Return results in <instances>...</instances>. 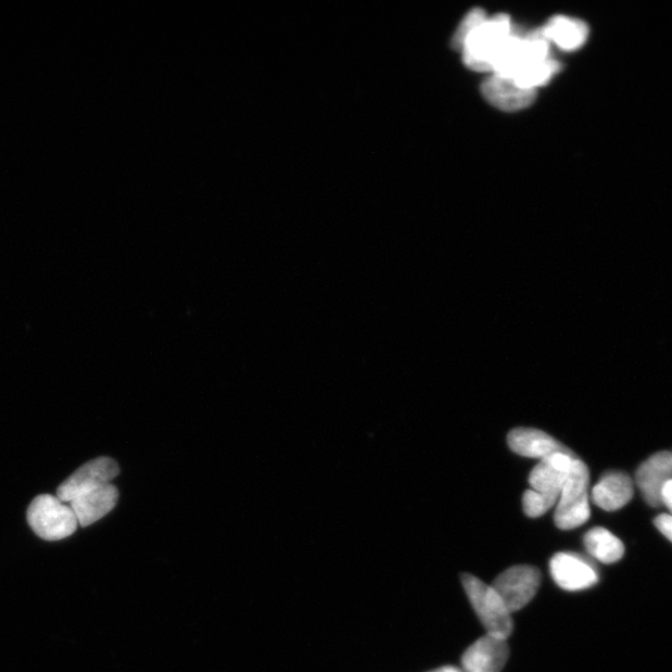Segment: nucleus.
<instances>
[{
  "instance_id": "nucleus-19",
  "label": "nucleus",
  "mask_w": 672,
  "mask_h": 672,
  "mask_svg": "<svg viewBox=\"0 0 672 672\" xmlns=\"http://www.w3.org/2000/svg\"><path fill=\"white\" fill-rule=\"evenodd\" d=\"M655 524H657V529L672 542V516L661 515L655 520Z\"/></svg>"
},
{
  "instance_id": "nucleus-7",
  "label": "nucleus",
  "mask_w": 672,
  "mask_h": 672,
  "mask_svg": "<svg viewBox=\"0 0 672 672\" xmlns=\"http://www.w3.org/2000/svg\"><path fill=\"white\" fill-rule=\"evenodd\" d=\"M550 573L560 588L569 592L588 589L598 583V574L588 561L571 553H558L553 557Z\"/></svg>"
},
{
  "instance_id": "nucleus-18",
  "label": "nucleus",
  "mask_w": 672,
  "mask_h": 672,
  "mask_svg": "<svg viewBox=\"0 0 672 672\" xmlns=\"http://www.w3.org/2000/svg\"><path fill=\"white\" fill-rule=\"evenodd\" d=\"M486 20L487 15L482 10H473L467 14L455 33L453 39L454 48L461 50L466 38Z\"/></svg>"
},
{
  "instance_id": "nucleus-1",
  "label": "nucleus",
  "mask_w": 672,
  "mask_h": 672,
  "mask_svg": "<svg viewBox=\"0 0 672 672\" xmlns=\"http://www.w3.org/2000/svg\"><path fill=\"white\" fill-rule=\"evenodd\" d=\"M513 34L508 15L498 14L484 21L466 38L459 50L467 67L492 74Z\"/></svg>"
},
{
  "instance_id": "nucleus-5",
  "label": "nucleus",
  "mask_w": 672,
  "mask_h": 672,
  "mask_svg": "<svg viewBox=\"0 0 672 672\" xmlns=\"http://www.w3.org/2000/svg\"><path fill=\"white\" fill-rule=\"evenodd\" d=\"M118 473H121V469L113 458L99 457L92 459L59 486L56 497L64 504H71L72 500L85 495V493L112 484Z\"/></svg>"
},
{
  "instance_id": "nucleus-10",
  "label": "nucleus",
  "mask_w": 672,
  "mask_h": 672,
  "mask_svg": "<svg viewBox=\"0 0 672 672\" xmlns=\"http://www.w3.org/2000/svg\"><path fill=\"white\" fill-rule=\"evenodd\" d=\"M509 657L507 641L486 635L466 650L462 665L466 672H500Z\"/></svg>"
},
{
  "instance_id": "nucleus-20",
  "label": "nucleus",
  "mask_w": 672,
  "mask_h": 672,
  "mask_svg": "<svg viewBox=\"0 0 672 672\" xmlns=\"http://www.w3.org/2000/svg\"><path fill=\"white\" fill-rule=\"evenodd\" d=\"M661 499L662 504L665 505L672 513V479L663 486Z\"/></svg>"
},
{
  "instance_id": "nucleus-21",
  "label": "nucleus",
  "mask_w": 672,
  "mask_h": 672,
  "mask_svg": "<svg viewBox=\"0 0 672 672\" xmlns=\"http://www.w3.org/2000/svg\"><path fill=\"white\" fill-rule=\"evenodd\" d=\"M430 672H461V671H459V670H457L456 668H453V667H445V668H441V669L433 670V671H430Z\"/></svg>"
},
{
  "instance_id": "nucleus-2",
  "label": "nucleus",
  "mask_w": 672,
  "mask_h": 672,
  "mask_svg": "<svg viewBox=\"0 0 672 672\" xmlns=\"http://www.w3.org/2000/svg\"><path fill=\"white\" fill-rule=\"evenodd\" d=\"M27 517L33 532L51 542L71 537L79 527L71 505L56 496H38L31 502Z\"/></svg>"
},
{
  "instance_id": "nucleus-17",
  "label": "nucleus",
  "mask_w": 672,
  "mask_h": 672,
  "mask_svg": "<svg viewBox=\"0 0 672 672\" xmlns=\"http://www.w3.org/2000/svg\"><path fill=\"white\" fill-rule=\"evenodd\" d=\"M559 498L534 490L525 491L523 495L524 513L531 518L546 515L548 510L558 504Z\"/></svg>"
},
{
  "instance_id": "nucleus-12",
  "label": "nucleus",
  "mask_w": 672,
  "mask_h": 672,
  "mask_svg": "<svg viewBox=\"0 0 672 672\" xmlns=\"http://www.w3.org/2000/svg\"><path fill=\"white\" fill-rule=\"evenodd\" d=\"M508 445L517 455L543 459L553 454L568 451L556 439L548 433L535 429H516L508 435Z\"/></svg>"
},
{
  "instance_id": "nucleus-8",
  "label": "nucleus",
  "mask_w": 672,
  "mask_h": 672,
  "mask_svg": "<svg viewBox=\"0 0 672 672\" xmlns=\"http://www.w3.org/2000/svg\"><path fill=\"white\" fill-rule=\"evenodd\" d=\"M481 91L492 106L504 112H520L530 107L537 97V91L522 89L513 80L497 74H492L482 84Z\"/></svg>"
},
{
  "instance_id": "nucleus-6",
  "label": "nucleus",
  "mask_w": 672,
  "mask_h": 672,
  "mask_svg": "<svg viewBox=\"0 0 672 672\" xmlns=\"http://www.w3.org/2000/svg\"><path fill=\"white\" fill-rule=\"evenodd\" d=\"M578 457L571 449L541 459L530 476L532 490L559 498Z\"/></svg>"
},
{
  "instance_id": "nucleus-9",
  "label": "nucleus",
  "mask_w": 672,
  "mask_h": 672,
  "mask_svg": "<svg viewBox=\"0 0 672 672\" xmlns=\"http://www.w3.org/2000/svg\"><path fill=\"white\" fill-rule=\"evenodd\" d=\"M672 479V454H655L639 467L636 472V483L646 502L652 507L662 505L663 486Z\"/></svg>"
},
{
  "instance_id": "nucleus-15",
  "label": "nucleus",
  "mask_w": 672,
  "mask_h": 672,
  "mask_svg": "<svg viewBox=\"0 0 672 672\" xmlns=\"http://www.w3.org/2000/svg\"><path fill=\"white\" fill-rule=\"evenodd\" d=\"M586 550L604 565L617 563L624 556V544L614 534L601 527L585 534Z\"/></svg>"
},
{
  "instance_id": "nucleus-13",
  "label": "nucleus",
  "mask_w": 672,
  "mask_h": 672,
  "mask_svg": "<svg viewBox=\"0 0 672 672\" xmlns=\"http://www.w3.org/2000/svg\"><path fill=\"white\" fill-rule=\"evenodd\" d=\"M633 496V481L623 472H609L603 476L593 490L594 504L608 512L623 508Z\"/></svg>"
},
{
  "instance_id": "nucleus-16",
  "label": "nucleus",
  "mask_w": 672,
  "mask_h": 672,
  "mask_svg": "<svg viewBox=\"0 0 672 672\" xmlns=\"http://www.w3.org/2000/svg\"><path fill=\"white\" fill-rule=\"evenodd\" d=\"M559 71L560 64L555 59L549 58L547 61L527 66L510 80H513L522 89L537 91L543 85L548 84Z\"/></svg>"
},
{
  "instance_id": "nucleus-3",
  "label": "nucleus",
  "mask_w": 672,
  "mask_h": 672,
  "mask_svg": "<svg viewBox=\"0 0 672 672\" xmlns=\"http://www.w3.org/2000/svg\"><path fill=\"white\" fill-rule=\"evenodd\" d=\"M462 584L489 635L507 641L513 632V620L497 593L471 574L462 576Z\"/></svg>"
},
{
  "instance_id": "nucleus-11",
  "label": "nucleus",
  "mask_w": 672,
  "mask_h": 672,
  "mask_svg": "<svg viewBox=\"0 0 672 672\" xmlns=\"http://www.w3.org/2000/svg\"><path fill=\"white\" fill-rule=\"evenodd\" d=\"M118 500V491L114 484L85 493L71 502L79 525L88 527L112 512Z\"/></svg>"
},
{
  "instance_id": "nucleus-4",
  "label": "nucleus",
  "mask_w": 672,
  "mask_h": 672,
  "mask_svg": "<svg viewBox=\"0 0 672 672\" xmlns=\"http://www.w3.org/2000/svg\"><path fill=\"white\" fill-rule=\"evenodd\" d=\"M541 580V572L537 568L517 566L507 569L491 586L512 614L524 608L535 597Z\"/></svg>"
},
{
  "instance_id": "nucleus-14",
  "label": "nucleus",
  "mask_w": 672,
  "mask_h": 672,
  "mask_svg": "<svg viewBox=\"0 0 672 672\" xmlns=\"http://www.w3.org/2000/svg\"><path fill=\"white\" fill-rule=\"evenodd\" d=\"M540 30L549 45L555 42L560 49L569 51L582 48L589 36L588 25L563 15L555 16Z\"/></svg>"
}]
</instances>
